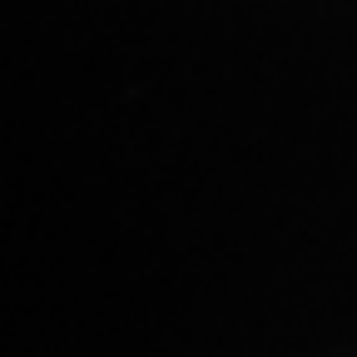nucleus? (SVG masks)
Wrapping results in <instances>:
<instances>
[]
</instances>
